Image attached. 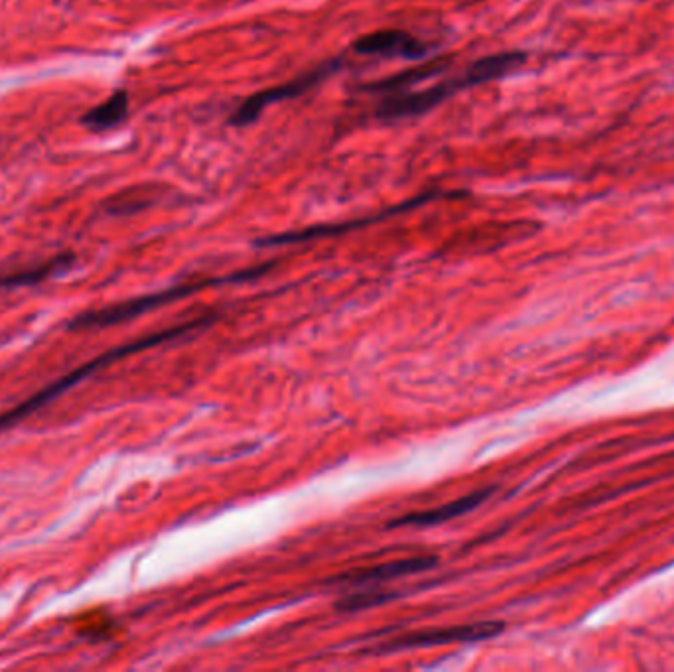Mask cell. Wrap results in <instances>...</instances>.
I'll list each match as a JSON object with an SVG mask.
<instances>
[{"mask_svg":"<svg viewBox=\"0 0 674 672\" xmlns=\"http://www.w3.org/2000/svg\"><path fill=\"white\" fill-rule=\"evenodd\" d=\"M337 69H339V62L322 64L320 68L308 71V73H304V75H300V77H296L292 81H286L282 85H276V87H270V89H265V91H259V93L251 95L249 99H245L233 111V115L229 117V127L243 129V127L253 125L255 121H259V117L265 113V109H269L272 105H278L282 101H288V99L302 97L312 87H316L320 81L328 79Z\"/></svg>","mask_w":674,"mask_h":672,"instance_id":"cell-5","label":"cell"},{"mask_svg":"<svg viewBox=\"0 0 674 672\" xmlns=\"http://www.w3.org/2000/svg\"><path fill=\"white\" fill-rule=\"evenodd\" d=\"M503 631H505V625L501 621H479V623H470V625L408 633V635L389 641L379 651L393 653V651H406V649L442 647V645H454V643H477V641H487L491 637H497Z\"/></svg>","mask_w":674,"mask_h":672,"instance_id":"cell-6","label":"cell"},{"mask_svg":"<svg viewBox=\"0 0 674 672\" xmlns=\"http://www.w3.org/2000/svg\"><path fill=\"white\" fill-rule=\"evenodd\" d=\"M211 324V316H205V318H200V320H192V322H186V324H180L176 328H170V330H164V332H158V334H152V336L140 337V339H135V341H129V343H123L95 359H91L89 363H85L83 367L75 369L73 373H69L66 377H62L60 381L48 385L46 389H42L40 393L32 395L30 399H26L24 403L16 404L14 408L6 410L0 414V432L16 426L18 422H22L26 416L34 414L36 410H40L42 406L54 401L56 397L68 393L69 389H73V385L85 381L87 377L95 375L99 369L107 367V365H113L133 353H138V351H144V349H150V347H156L160 343H166V341H172L176 337L186 336L194 330H200V328H205Z\"/></svg>","mask_w":674,"mask_h":672,"instance_id":"cell-2","label":"cell"},{"mask_svg":"<svg viewBox=\"0 0 674 672\" xmlns=\"http://www.w3.org/2000/svg\"><path fill=\"white\" fill-rule=\"evenodd\" d=\"M527 60H529V54L519 52V50L499 52V54L479 58V60L470 64L464 73H460V75H456L448 81L436 83L428 89L414 91V93L385 95L375 109V117L381 119V121H401V119L426 115V113L434 111L436 107H440L442 103H446L456 93L472 89L477 85H483V83H489V81H495V79H501V77L513 73L515 69L525 66Z\"/></svg>","mask_w":674,"mask_h":672,"instance_id":"cell-1","label":"cell"},{"mask_svg":"<svg viewBox=\"0 0 674 672\" xmlns=\"http://www.w3.org/2000/svg\"><path fill=\"white\" fill-rule=\"evenodd\" d=\"M353 52L359 56L401 58L408 62H418L430 54V46L403 30H379L359 38L353 44Z\"/></svg>","mask_w":674,"mask_h":672,"instance_id":"cell-7","label":"cell"},{"mask_svg":"<svg viewBox=\"0 0 674 672\" xmlns=\"http://www.w3.org/2000/svg\"><path fill=\"white\" fill-rule=\"evenodd\" d=\"M272 267V263L265 265V267H257V269L243 270L231 276H221V278H207L203 282H194V284H182V286H174L162 292H154V294H146L140 298H133L97 312H85L79 314L77 318H73L69 322L71 330H97V328H109L115 324H121L125 320H133L136 316H142L146 312H152L164 304H170L174 300L192 296L196 292H200L207 286H219V284H229V282H241V280H251L257 278L261 274H265L267 270Z\"/></svg>","mask_w":674,"mask_h":672,"instance_id":"cell-3","label":"cell"},{"mask_svg":"<svg viewBox=\"0 0 674 672\" xmlns=\"http://www.w3.org/2000/svg\"><path fill=\"white\" fill-rule=\"evenodd\" d=\"M466 192H438V190H432V192H426L422 196H416V198H410L406 202L397 203V205H391L379 213H373V215H367V217H361V219H351V221H343V223H328V225H312V227H306V229H298V231H284V233H278V235H270V237H265V239H259L255 241L257 247H284V245H296V243H306V241H316V239H330V237H337V235H345V233H351V231H359V229H365V227H371V225H377L381 221H387V219H393L397 215H403V213H408L412 209H418L426 203L436 202V200H442V198H464Z\"/></svg>","mask_w":674,"mask_h":672,"instance_id":"cell-4","label":"cell"},{"mask_svg":"<svg viewBox=\"0 0 674 672\" xmlns=\"http://www.w3.org/2000/svg\"><path fill=\"white\" fill-rule=\"evenodd\" d=\"M450 58H434L432 62H426L422 66H414V68L405 69L401 73H395L391 77L367 83L361 87V91L365 93H379V95H393L399 93L403 89H408L420 81L432 79L436 75H442L446 69L450 68Z\"/></svg>","mask_w":674,"mask_h":672,"instance_id":"cell-10","label":"cell"},{"mask_svg":"<svg viewBox=\"0 0 674 672\" xmlns=\"http://www.w3.org/2000/svg\"><path fill=\"white\" fill-rule=\"evenodd\" d=\"M75 257L71 253L58 255L50 259L48 263L34 267V269L18 270V272H8L0 274V288H20V286H34L44 280H50L52 276H58L73 265Z\"/></svg>","mask_w":674,"mask_h":672,"instance_id":"cell-12","label":"cell"},{"mask_svg":"<svg viewBox=\"0 0 674 672\" xmlns=\"http://www.w3.org/2000/svg\"><path fill=\"white\" fill-rule=\"evenodd\" d=\"M397 598H399L397 592L369 590V592L353 594V596H347V598L339 600L336 607L339 611H361V609H371V607H377V605L389 604Z\"/></svg>","mask_w":674,"mask_h":672,"instance_id":"cell-13","label":"cell"},{"mask_svg":"<svg viewBox=\"0 0 674 672\" xmlns=\"http://www.w3.org/2000/svg\"><path fill=\"white\" fill-rule=\"evenodd\" d=\"M491 491L493 489H479V491H473L470 495H464L456 501L444 503L436 509L408 513L405 517H399L397 521L389 523V527L391 529H395V527H432V525H442V523L454 521L462 515L472 513L473 509H477L491 495Z\"/></svg>","mask_w":674,"mask_h":672,"instance_id":"cell-9","label":"cell"},{"mask_svg":"<svg viewBox=\"0 0 674 672\" xmlns=\"http://www.w3.org/2000/svg\"><path fill=\"white\" fill-rule=\"evenodd\" d=\"M438 564V556L424 554V556H412V558H401L393 562H385L379 566L371 568H361V570H351L341 576H336L332 582L334 584H349V586H371V584H381L389 582L401 576H410L418 572H426Z\"/></svg>","mask_w":674,"mask_h":672,"instance_id":"cell-8","label":"cell"},{"mask_svg":"<svg viewBox=\"0 0 674 672\" xmlns=\"http://www.w3.org/2000/svg\"><path fill=\"white\" fill-rule=\"evenodd\" d=\"M129 117V93L127 91H115L107 101L101 105L89 109L81 117V125L87 127L89 131L101 133V131H111L125 123Z\"/></svg>","mask_w":674,"mask_h":672,"instance_id":"cell-11","label":"cell"}]
</instances>
